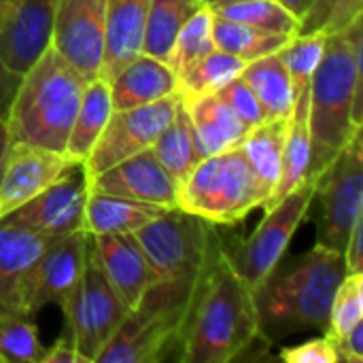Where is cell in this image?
Listing matches in <instances>:
<instances>
[{
    "instance_id": "3",
    "label": "cell",
    "mask_w": 363,
    "mask_h": 363,
    "mask_svg": "<svg viewBox=\"0 0 363 363\" xmlns=\"http://www.w3.org/2000/svg\"><path fill=\"white\" fill-rule=\"evenodd\" d=\"M259 338L253 289L234 272L225 251L213 259L187 317L179 362L230 363Z\"/></svg>"
},
{
    "instance_id": "6",
    "label": "cell",
    "mask_w": 363,
    "mask_h": 363,
    "mask_svg": "<svg viewBox=\"0 0 363 363\" xmlns=\"http://www.w3.org/2000/svg\"><path fill=\"white\" fill-rule=\"evenodd\" d=\"M155 281L198 287L223 247L219 225L183 208H168L134 232Z\"/></svg>"
},
{
    "instance_id": "12",
    "label": "cell",
    "mask_w": 363,
    "mask_h": 363,
    "mask_svg": "<svg viewBox=\"0 0 363 363\" xmlns=\"http://www.w3.org/2000/svg\"><path fill=\"white\" fill-rule=\"evenodd\" d=\"M87 194L89 179L83 170V164H77L49 187H45L38 196L15 208L0 221L47 238L79 232L83 230Z\"/></svg>"
},
{
    "instance_id": "38",
    "label": "cell",
    "mask_w": 363,
    "mask_h": 363,
    "mask_svg": "<svg viewBox=\"0 0 363 363\" xmlns=\"http://www.w3.org/2000/svg\"><path fill=\"white\" fill-rule=\"evenodd\" d=\"M279 357L285 363H340L334 340L325 334L298 347H287L279 353Z\"/></svg>"
},
{
    "instance_id": "31",
    "label": "cell",
    "mask_w": 363,
    "mask_h": 363,
    "mask_svg": "<svg viewBox=\"0 0 363 363\" xmlns=\"http://www.w3.org/2000/svg\"><path fill=\"white\" fill-rule=\"evenodd\" d=\"M206 6L215 17L240 21L268 32L296 36L300 30V19L291 15L279 0H228Z\"/></svg>"
},
{
    "instance_id": "8",
    "label": "cell",
    "mask_w": 363,
    "mask_h": 363,
    "mask_svg": "<svg viewBox=\"0 0 363 363\" xmlns=\"http://www.w3.org/2000/svg\"><path fill=\"white\" fill-rule=\"evenodd\" d=\"M315 200V183L306 181L279 202L266 208V217L255 228L249 238L228 240L223 238V251L234 268V272L249 285L257 289L268 274L285 257L289 242L298 228L308 217V208Z\"/></svg>"
},
{
    "instance_id": "17",
    "label": "cell",
    "mask_w": 363,
    "mask_h": 363,
    "mask_svg": "<svg viewBox=\"0 0 363 363\" xmlns=\"http://www.w3.org/2000/svg\"><path fill=\"white\" fill-rule=\"evenodd\" d=\"M89 189L162 208H179V183L168 174L151 149L89 177Z\"/></svg>"
},
{
    "instance_id": "11",
    "label": "cell",
    "mask_w": 363,
    "mask_h": 363,
    "mask_svg": "<svg viewBox=\"0 0 363 363\" xmlns=\"http://www.w3.org/2000/svg\"><path fill=\"white\" fill-rule=\"evenodd\" d=\"M181 104H183V98L181 94H177V96H168L151 104L113 111L94 151L83 162V170L87 179L145 149H151L157 136L174 119Z\"/></svg>"
},
{
    "instance_id": "9",
    "label": "cell",
    "mask_w": 363,
    "mask_h": 363,
    "mask_svg": "<svg viewBox=\"0 0 363 363\" xmlns=\"http://www.w3.org/2000/svg\"><path fill=\"white\" fill-rule=\"evenodd\" d=\"M362 143L359 130L313 181L319 202L315 245L336 253H345L353 225L363 217Z\"/></svg>"
},
{
    "instance_id": "42",
    "label": "cell",
    "mask_w": 363,
    "mask_h": 363,
    "mask_svg": "<svg viewBox=\"0 0 363 363\" xmlns=\"http://www.w3.org/2000/svg\"><path fill=\"white\" fill-rule=\"evenodd\" d=\"M332 2H334V0H311L308 11H306L304 17L300 19V30H298V34L321 32L323 26H325V21H328Z\"/></svg>"
},
{
    "instance_id": "34",
    "label": "cell",
    "mask_w": 363,
    "mask_h": 363,
    "mask_svg": "<svg viewBox=\"0 0 363 363\" xmlns=\"http://www.w3.org/2000/svg\"><path fill=\"white\" fill-rule=\"evenodd\" d=\"M43 353L34 317L0 315V363H40Z\"/></svg>"
},
{
    "instance_id": "15",
    "label": "cell",
    "mask_w": 363,
    "mask_h": 363,
    "mask_svg": "<svg viewBox=\"0 0 363 363\" xmlns=\"http://www.w3.org/2000/svg\"><path fill=\"white\" fill-rule=\"evenodd\" d=\"M55 0H0V57L23 74L45 53L53 36Z\"/></svg>"
},
{
    "instance_id": "21",
    "label": "cell",
    "mask_w": 363,
    "mask_h": 363,
    "mask_svg": "<svg viewBox=\"0 0 363 363\" xmlns=\"http://www.w3.org/2000/svg\"><path fill=\"white\" fill-rule=\"evenodd\" d=\"M151 0H106L104 57L100 77L106 81L143 53Z\"/></svg>"
},
{
    "instance_id": "27",
    "label": "cell",
    "mask_w": 363,
    "mask_h": 363,
    "mask_svg": "<svg viewBox=\"0 0 363 363\" xmlns=\"http://www.w3.org/2000/svg\"><path fill=\"white\" fill-rule=\"evenodd\" d=\"M285 132H287V119H266L259 125L251 128L240 145L255 177L266 189L268 200L281 179Z\"/></svg>"
},
{
    "instance_id": "14",
    "label": "cell",
    "mask_w": 363,
    "mask_h": 363,
    "mask_svg": "<svg viewBox=\"0 0 363 363\" xmlns=\"http://www.w3.org/2000/svg\"><path fill=\"white\" fill-rule=\"evenodd\" d=\"M87 251L89 234L83 230L49 238L32 272L30 311L34 317L49 304H55L62 311L68 306L79 289Z\"/></svg>"
},
{
    "instance_id": "20",
    "label": "cell",
    "mask_w": 363,
    "mask_h": 363,
    "mask_svg": "<svg viewBox=\"0 0 363 363\" xmlns=\"http://www.w3.org/2000/svg\"><path fill=\"white\" fill-rule=\"evenodd\" d=\"M108 87L113 108L123 111L181 94V79L168 62L140 53L108 79Z\"/></svg>"
},
{
    "instance_id": "44",
    "label": "cell",
    "mask_w": 363,
    "mask_h": 363,
    "mask_svg": "<svg viewBox=\"0 0 363 363\" xmlns=\"http://www.w3.org/2000/svg\"><path fill=\"white\" fill-rule=\"evenodd\" d=\"M19 81H21V74L13 72L0 57V119L6 117V111L11 106V100L19 87Z\"/></svg>"
},
{
    "instance_id": "16",
    "label": "cell",
    "mask_w": 363,
    "mask_h": 363,
    "mask_svg": "<svg viewBox=\"0 0 363 363\" xmlns=\"http://www.w3.org/2000/svg\"><path fill=\"white\" fill-rule=\"evenodd\" d=\"M72 166L77 162L66 153L9 143L0 174V219L38 196Z\"/></svg>"
},
{
    "instance_id": "1",
    "label": "cell",
    "mask_w": 363,
    "mask_h": 363,
    "mask_svg": "<svg viewBox=\"0 0 363 363\" xmlns=\"http://www.w3.org/2000/svg\"><path fill=\"white\" fill-rule=\"evenodd\" d=\"M363 19L328 34L323 60L308 85L311 170L315 181L321 170L363 128Z\"/></svg>"
},
{
    "instance_id": "37",
    "label": "cell",
    "mask_w": 363,
    "mask_h": 363,
    "mask_svg": "<svg viewBox=\"0 0 363 363\" xmlns=\"http://www.w3.org/2000/svg\"><path fill=\"white\" fill-rule=\"evenodd\" d=\"M217 94L232 106V111L238 115V119L249 130L268 119L266 113H264V108H262V104L257 102V98L249 89V85L240 79V74L234 77L232 81H228L221 89H217Z\"/></svg>"
},
{
    "instance_id": "29",
    "label": "cell",
    "mask_w": 363,
    "mask_h": 363,
    "mask_svg": "<svg viewBox=\"0 0 363 363\" xmlns=\"http://www.w3.org/2000/svg\"><path fill=\"white\" fill-rule=\"evenodd\" d=\"M294 36L291 34H279V32H268L259 30L240 21H230L215 17L213 21V40L215 47L232 53L245 62H253L257 57L270 55L281 51Z\"/></svg>"
},
{
    "instance_id": "45",
    "label": "cell",
    "mask_w": 363,
    "mask_h": 363,
    "mask_svg": "<svg viewBox=\"0 0 363 363\" xmlns=\"http://www.w3.org/2000/svg\"><path fill=\"white\" fill-rule=\"evenodd\" d=\"M291 15H296L298 19H302L304 17V13L308 11V4H311V0H279Z\"/></svg>"
},
{
    "instance_id": "41",
    "label": "cell",
    "mask_w": 363,
    "mask_h": 363,
    "mask_svg": "<svg viewBox=\"0 0 363 363\" xmlns=\"http://www.w3.org/2000/svg\"><path fill=\"white\" fill-rule=\"evenodd\" d=\"M40 363H89L79 351H77V347L72 345V340L66 336V334H62L55 342H53V347H49V349H45V353H43V357H40Z\"/></svg>"
},
{
    "instance_id": "19",
    "label": "cell",
    "mask_w": 363,
    "mask_h": 363,
    "mask_svg": "<svg viewBox=\"0 0 363 363\" xmlns=\"http://www.w3.org/2000/svg\"><path fill=\"white\" fill-rule=\"evenodd\" d=\"M89 257L102 270L125 308L132 311L153 283V274L134 234H100L89 236Z\"/></svg>"
},
{
    "instance_id": "24",
    "label": "cell",
    "mask_w": 363,
    "mask_h": 363,
    "mask_svg": "<svg viewBox=\"0 0 363 363\" xmlns=\"http://www.w3.org/2000/svg\"><path fill=\"white\" fill-rule=\"evenodd\" d=\"M308 96L311 91L304 89L296 96L294 108L287 117V132H285V147H283V166L281 179L266 202L264 208L272 206L300 185L308 181L311 170V134H308Z\"/></svg>"
},
{
    "instance_id": "36",
    "label": "cell",
    "mask_w": 363,
    "mask_h": 363,
    "mask_svg": "<svg viewBox=\"0 0 363 363\" xmlns=\"http://www.w3.org/2000/svg\"><path fill=\"white\" fill-rule=\"evenodd\" d=\"M363 321V272H347L336 287L325 336L334 342Z\"/></svg>"
},
{
    "instance_id": "13",
    "label": "cell",
    "mask_w": 363,
    "mask_h": 363,
    "mask_svg": "<svg viewBox=\"0 0 363 363\" xmlns=\"http://www.w3.org/2000/svg\"><path fill=\"white\" fill-rule=\"evenodd\" d=\"M104 17L106 0H55L51 45L87 79L102 70Z\"/></svg>"
},
{
    "instance_id": "40",
    "label": "cell",
    "mask_w": 363,
    "mask_h": 363,
    "mask_svg": "<svg viewBox=\"0 0 363 363\" xmlns=\"http://www.w3.org/2000/svg\"><path fill=\"white\" fill-rule=\"evenodd\" d=\"M334 345H336L338 362L363 363V321Z\"/></svg>"
},
{
    "instance_id": "25",
    "label": "cell",
    "mask_w": 363,
    "mask_h": 363,
    "mask_svg": "<svg viewBox=\"0 0 363 363\" xmlns=\"http://www.w3.org/2000/svg\"><path fill=\"white\" fill-rule=\"evenodd\" d=\"M113 100H111V87L104 77H94L85 83L79 111L68 136L66 155L74 160L77 164H83L89 153L94 151L104 125L108 123L113 115Z\"/></svg>"
},
{
    "instance_id": "47",
    "label": "cell",
    "mask_w": 363,
    "mask_h": 363,
    "mask_svg": "<svg viewBox=\"0 0 363 363\" xmlns=\"http://www.w3.org/2000/svg\"><path fill=\"white\" fill-rule=\"evenodd\" d=\"M215 2H228V0H204V4H215Z\"/></svg>"
},
{
    "instance_id": "22",
    "label": "cell",
    "mask_w": 363,
    "mask_h": 363,
    "mask_svg": "<svg viewBox=\"0 0 363 363\" xmlns=\"http://www.w3.org/2000/svg\"><path fill=\"white\" fill-rule=\"evenodd\" d=\"M183 106L191 119L196 145L202 160L242 145L249 128L238 119L232 106L217 91L183 100Z\"/></svg>"
},
{
    "instance_id": "43",
    "label": "cell",
    "mask_w": 363,
    "mask_h": 363,
    "mask_svg": "<svg viewBox=\"0 0 363 363\" xmlns=\"http://www.w3.org/2000/svg\"><path fill=\"white\" fill-rule=\"evenodd\" d=\"M363 217L357 219V223L353 225V232L349 236V242L345 247V264H347V272H363Z\"/></svg>"
},
{
    "instance_id": "2",
    "label": "cell",
    "mask_w": 363,
    "mask_h": 363,
    "mask_svg": "<svg viewBox=\"0 0 363 363\" xmlns=\"http://www.w3.org/2000/svg\"><path fill=\"white\" fill-rule=\"evenodd\" d=\"M345 274V255L319 245L291 262L281 259L253 291L259 338L274 345L296 334H325L332 300Z\"/></svg>"
},
{
    "instance_id": "28",
    "label": "cell",
    "mask_w": 363,
    "mask_h": 363,
    "mask_svg": "<svg viewBox=\"0 0 363 363\" xmlns=\"http://www.w3.org/2000/svg\"><path fill=\"white\" fill-rule=\"evenodd\" d=\"M151 151L179 185L198 166V162H202V155L194 136L191 119L183 104L179 113L174 115V119L168 123V128L151 145Z\"/></svg>"
},
{
    "instance_id": "46",
    "label": "cell",
    "mask_w": 363,
    "mask_h": 363,
    "mask_svg": "<svg viewBox=\"0 0 363 363\" xmlns=\"http://www.w3.org/2000/svg\"><path fill=\"white\" fill-rule=\"evenodd\" d=\"M9 132H6V125H4V119H0V174H2V166H4V155H6V149H9Z\"/></svg>"
},
{
    "instance_id": "23",
    "label": "cell",
    "mask_w": 363,
    "mask_h": 363,
    "mask_svg": "<svg viewBox=\"0 0 363 363\" xmlns=\"http://www.w3.org/2000/svg\"><path fill=\"white\" fill-rule=\"evenodd\" d=\"M164 211L168 208L89 189L83 213V232L89 236L134 234L151 223L155 217H160Z\"/></svg>"
},
{
    "instance_id": "26",
    "label": "cell",
    "mask_w": 363,
    "mask_h": 363,
    "mask_svg": "<svg viewBox=\"0 0 363 363\" xmlns=\"http://www.w3.org/2000/svg\"><path fill=\"white\" fill-rule=\"evenodd\" d=\"M240 79L249 85L268 119L289 117L296 102V91L281 51L247 62Z\"/></svg>"
},
{
    "instance_id": "4",
    "label": "cell",
    "mask_w": 363,
    "mask_h": 363,
    "mask_svg": "<svg viewBox=\"0 0 363 363\" xmlns=\"http://www.w3.org/2000/svg\"><path fill=\"white\" fill-rule=\"evenodd\" d=\"M87 81L49 45L32 68L21 74L4 117L9 140L66 153Z\"/></svg>"
},
{
    "instance_id": "39",
    "label": "cell",
    "mask_w": 363,
    "mask_h": 363,
    "mask_svg": "<svg viewBox=\"0 0 363 363\" xmlns=\"http://www.w3.org/2000/svg\"><path fill=\"white\" fill-rule=\"evenodd\" d=\"M363 11V0H334L328 21L323 26L321 32L325 34H336L342 32L345 28H349L355 19L362 17Z\"/></svg>"
},
{
    "instance_id": "32",
    "label": "cell",
    "mask_w": 363,
    "mask_h": 363,
    "mask_svg": "<svg viewBox=\"0 0 363 363\" xmlns=\"http://www.w3.org/2000/svg\"><path fill=\"white\" fill-rule=\"evenodd\" d=\"M213 21H215V15L204 4L179 30V34L172 43V49L168 53V60H166L179 79L191 66H196L202 57H206L213 49H217L215 40H213Z\"/></svg>"
},
{
    "instance_id": "30",
    "label": "cell",
    "mask_w": 363,
    "mask_h": 363,
    "mask_svg": "<svg viewBox=\"0 0 363 363\" xmlns=\"http://www.w3.org/2000/svg\"><path fill=\"white\" fill-rule=\"evenodd\" d=\"M202 6L204 0H151L143 53L166 62L179 30Z\"/></svg>"
},
{
    "instance_id": "18",
    "label": "cell",
    "mask_w": 363,
    "mask_h": 363,
    "mask_svg": "<svg viewBox=\"0 0 363 363\" xmlns=\"http://www.w3.org/2000/svg\"><path fill=\"white\" fill-rule=\"evenodd\" d=\"M47 236L0 221V315L34 317L30 285Z\"/></svg>"
},
{
    "instance_id": "35",
    "label": "cell",
    "mask_w": 363,
    "mask_h": 363,
    "mask_svg": "<svg viewBox=\"0 0 363 363\" xmlns=\"http://www.w3.org/2000/svg\"><path fill=\"white\" fill-rule=\"evenodd\" d=\"M328 34L325 32H311V34H296L283 49V62L287 66V72L294 83L296 96L308 89L313 74L317 72L323 51H325Z\"/></svg>"
},
{
    "instance_id": "33",
    "label": "cell",
    "mask_w": 363,
    "mask_h": 363,
    "mask_svg": "<svg viewBox=\"0 0 363 363\" xmlns=\"http://www.w3.org/2000/svg\"><path fill=\"white\" fill-rule=\"evenodd\" d=\"M245 64H247L245 60L232 53L213 49L206 57H202L196 66H191L181 77V98L191 100L221 89L228 81H232L242 72Z\"/></svg>"
},
{
    "instance_id": "10",
    "label": "cell",
    "mask_w": 363,
    "mask_h": 363,
    "mask_svg": "<svg viewBox=\"0 0 363 363\" xmlns=\"http://www.w3.org/2000/svg\"><path fill=\"white\" fill-rule=\"evenodd\" d=\"M62 313L66 319L64 334L87 362L96 363L98 353L113 338L130 311L87 251V264L79 289Z\"/></svg>"
},
{
    "instance_id": "5",
    "label": "cell",
    "mask_w": 363,
    "mask_h": 363,
    "mask_svg": "<svg viewBox=\"0 0 363 363\" xmlns=\"http://www.w3.org/2000/svg\"><path fill=\"white\" fill-rule=\"evenodd\" d=\"M200 285L187 287L166 281L151 283L140 302L125 315L119 330L98 353L96 363H160L177 359V349H181L183 330Z\"/></svg>"
},
{
    "instance_id": "7",
    "label": "cell",
    "mask_w": 363,
    "mask_h": 363,
    "mask_svg": "<svg viewBox=\"0 0 363 363\" xmlns=\"http://www.w3.org/2000/svg\"><path fill=\"white\" fill-rule=\"evenodd\" d=\"M266 202L268 194L240 147L204 157L179 185V208L219 228L242 221Z\"/></svg>"
}]
</instances>
